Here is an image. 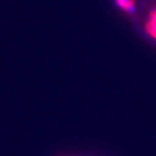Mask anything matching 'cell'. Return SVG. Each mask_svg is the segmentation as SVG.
<instances>
[{
	"label": "cell",
	"instance_id": "cell-1",
	"mask_svg": "<svg viewBox=\"0 0 156 156\" xmlns=\"http://www.w3.org/2000/svg\"><path fill=\"white\" fill-rule=\"evenodd\" d=\"M133 23L143 38L156 44V0H140Z\"/></svg>",
	"mask_w": 156,
	"mask_h": 156
},
{
	"label": "cell",
	"instance_id": "cell-2",
	"mask_svg": "<svg viewBox=\"0 0 156 156\" xmlns=\"http://www.w3.org/2000/svg\"><path fill=\"white\" fill-rule=\"evenodd\" d=\"M114 7L132 20H135L139 8L138 0H112Z\"/></svg>",
	"mask_w": 156,
	"mask_h": 156
},
{
	"label": "cell",
	"instance_id": "cell-3",
	"mask_svg": "<svg viewBox=\"0 0 156 156\" xmlns=\"http://www.w3.org/2000/svg\"><path fill=\"white\" fill-rule=\"evenodd\" d=\"M65 156H90V155H65Z\"/></svg>",
	"mask_w": 156,
	"mask_h": 156
}]
</instances>
